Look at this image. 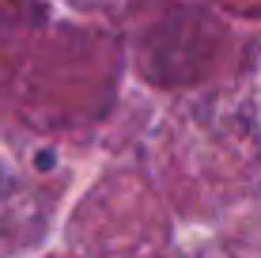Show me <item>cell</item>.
I'll list each match as a JSON object with an SVG mask.
<instances>
[{"label": "cell", "instance_id": "1", "mask_svg": "<svg viewBox=\"0 0 261 258\" xmlns=\"http://www.w3.org/2000/svg\"><path fill=\"white\" fill-rule=\"evenodd\" d=\"M38 167H42V171H49V167H53V152H42L38 156Z\"/></svg>", "mask_w": 261, "mask_h": 258}]
</instances>
